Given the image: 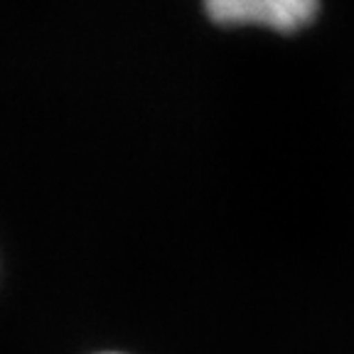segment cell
Returning <instances> with one entry per match:
<instances>
[{"label":"cell","instance_id":"6da1fadb","mask_svg":"<svg viewBox=\"0 0 354 354\" xmlns=\"http://www.w3.org/2000/svg\"><path fill=\"white\" fill-rule=\"evenodd\" d=\"M205 12L224 28H261L290 35L315 22L320 0H205Z\"/></svg>","mask_w":354,"mask_h":354}]
</instances>
